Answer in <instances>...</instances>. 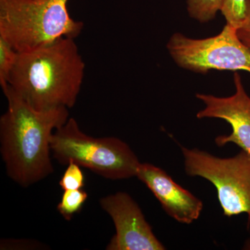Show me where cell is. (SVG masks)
<instances>
[{
	"mask_svg": "<svg viewBox=\"0 0 250 250\" xmlns=\"http://www.w3.org/2000/svg\"><path fill=\"white\" fill-rule=\"evenodd\" d=\"M3 93L8 106L0 118L1 157L10 178L27 188L54 172L51 138L70 118L68 108L39 111L11 87Z\"/></svg>",
	"mask_w": 250,
	"mask_h": 250,
	"instance_id": "obj_1",
	"label": "cell"
},
{
	"mask_svg": "<svg viewBox=\"0 0 250 250\" xmlns=\"http://www.w3.org/2000/svg\"><path fill=\"white\" fill-rule=\"evenodd\" d=\"M184 170L190 177L207 179L216 188L224 215H248L250 224V155L241 150L221 158L197 148L181 147Z\"/></svg>",
	"mask_w": 250,
	"mask_h": 250,
	"instance_id": "obj_5",
	"label": "cell"
},
{
	"mask_svg": "<svg viewBox=\"0 0 250 250\" xmlns=\"http://www.w3.org/2000/svg\"><path fill=\"white\" fill-rule=\"evenodd\" d=\"M80 167L75 163H69L59 182V186L62 190H80L83 188L85 185V177Z\"/></svg>",
	"mask_w": 250,
	"mask_h": 250,
	"instance_id": "obj_14",
	"label": "cell"
},
{
	"mask_svg": "<svg viewBox=\"0 0 250 250\" xmlns=\"http://www.w3.org/2000/svg\"><path fill=\"white\" fill-rule=\"evenodd\" d=\"M84 71L75 39L62 38L18 52L8 86L39 111L69 109L77 103Z\"/></svg>",
	"mask_w": 250,
	"mask_h": 250,
	"instance_id": "obj_2",
	"label": "cell"
},
{
	"mask_svg": "<svg viewBox=\"0 0 250 250\" xmlns=\"http://www.w3.org/2000/svg\"><path fill=\"white\" fill-rule=\"evenodd\" d=\"M249 228V236L245 241L244 245L243 246V250H250V225Z\"/></svg>",
	"mask_w": 250,
	"mask_h": 250,
	"instance_id": "obj_16",
	"label": "cell"
},
{
	"mask_svg": "<svg viewBox=\"0 0 250 250\" xmlns=\"http://www.w3.org/2000/svg\"><path fill=\"white\" fill-rule=\"evenodd\" d=\"M236 34L242 43L250 51V0H246L244 21L236 28Z\"/></svg>",
	"mask_w": 250,
	"mask_h": 250,
	"instance_id": "obj_15",
	"label": "cell"
},
{
	"mask_svg": "<svg viewBox=\"0 0 250 250\" xmlns=\"http://www.w3.org/2000/svg\"><path fill=\"white\" fill-rule=\"evenodd\" d=\"M100 205L111 216L116 234L108 243V250H164L139 205L129 194L118 192L103 197Z\"/></svg>",
	"mask_w": 250,
	"mask_h": 250,
	"instance_id": "obj_7",
	"label": "cell"
},
{
	"mask_svg": "<svg viewBox=\"0 0 250 250\" xmlns=\"http://www.w3.org/2000/svg\"><path fill=\"white\" fill-rule=\"evenodd\" d=\"M88 197V193L82 189L64 190L61 201L57 205V210L62 218L70 221L74 215L82 210Z\"/></svg>",
	"mask_w": 250,
	"mask_h": 250,
	"instance_id": "obj_11",
	"label": "cell"
},
{
	"mask_svg": "<svg viewBox=\"0 0 250 250\" xmlns=\"http://www.w3.org/2000/svg\"><path fill=\"white\" fill-rule=\"evenodd\" d=\"M235 93L231 96L217 97L210 94L197 93V99L205 104L197 112V118H216L226 121L231 133L215 139L219 147L233 143L250 155V96L247 93L241 75H233Z\"/></svg>",
	"mask_w": 250,
	"mask_h": 250,
	"instance_id": "obj_8",
	"label": "cell"
},
{
	"mask_svg": "<svg viewBox=\"0 0 250 250\" xmlns=\"http://www.w3.org/2000/svg\"><path fill=\"white\" fill-rule=\"evenodd\" d=\"M136 177L152 192L166 214L176 221L190 225L200 218L202 200L176 183L161 167L141 163Z\"/></svg>",
	"mask_w": 250,
	"mask_h": 250,
	"instance_id": "obj_9",
	"label": "cell"
},
{
	"mask_svg": "<svg viewBox=\"0 0 250 250\" xmlns=\"http://www.w3.org/2000/svg\"><path fill=\"white\" fill-rule=\"evenodd\" d=\"M51 152L59 164H78L111 180L136 177L141 162L131 148L116 137L94 138L81 130L76 120L69 118L56 129L50 141Z\"/></svg>",
	"mask_w": 250,
	"mask_h": 250,
	"instance_id": "obj_4",
	"label": "cell"
},
{
	"mask_svg": "<svg viewBox=\"0 0 250 250\" xmlns=\"http://www.w3.org/2000/svg\"><path fill=\"white\" fill-rule=\"evenodd\" d=\"M18 52L0 36V85L2 91L9 85L10 75L17 57Z\"/></svg>",
	"mask_w": 250,
	"mask_h": 250,
	"instance_id": "obj_12",
	"label": "cell"
},
{
	"mask_svg": "<svg viewBox=\"0 0 250 250\" xmlns=\"http://www.w3.org/2000/svg\"><path fill=\"white\" fill-rule=\"evenodd\" d=\"M225 0H187V11L192 19L207 23L214 20Z\"/></svg>",
	"mask_w": 250,
	"mask_h": 250,
	"instance_id": "obj_10",
	"label": "cell"
},
{
	"mask_svg": "<svg viewBox=\"0 0 250 250\" xmlns=\"http://www.w3.org/2000/svg\"><path fill=\"white\" fill-rule=\"evenodd\" d=\"M246 0H225L220 12L223 15L226 24L237 28L244 21Z\"/></svg>",
	"mask_w": 250,
	"mask_h": 250,
	"instance_id": "obj_13",
	"label": "cell"
},
{
	"mask_svg": "<svg viewBox=\"0 0 250 250\" xmlns=\"http://www.w3.org/2000/svg\"><path fill=\"white\" fill-rule=\"evenodd\" d=\"M69 0H0V36L18 52L76 39L83 23L67 10Z\"/></svg>",
	"mask_w": 250,
	"mask_h": 250,
	"instance_id": "obj_3",
	"label": "cell"
},
{
	"mask_svg": "<svg viewBox=\"0 0 250 250\" xmlns=\"http://www.w3.org/2000/svg\"><path fill=\"white\" fill-rule=\"evenodd\" d=\"M166 47L174 62L185 70L204 75L212 70L250 74V51L237 36L236 28L228 24L218 35L207 39L175 33Z\"/></svg>",
	"mask_w": 250,
	"mask_h": 250,
	"instance_id": "obj_6",
	"label": "cell"
}]
</instances>
